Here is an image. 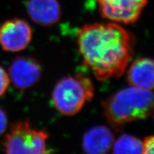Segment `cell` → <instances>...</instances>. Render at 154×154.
<instances>
[{"mask_svg": "<svg viewBox=\"0 0 154 154\" xmlns=\"http://www.w3.org/2000/svg\"><path fill=\"white\" fill-rule=\"evenodd\" d=\"M84 64L99 81L118 78L126 72L134 53L136 38L115 22L86 24L77 35Z\"/></svg>", "mask_w": 154, "mask_h": 154, "instance_id": "obj_1", "label": "cell"}, {"mask_svg": "<svg viewBox=\"0 0 154 154\" xmlns=\"http://www.w3.org/2000/svg\"><path fill=\"white\" fill-rule=\"evenodd\" d=\"M103 114L113 126L145 119L152 113L153 95L152 90L131 86L102 102Z\"/></svg>", "mask_w": 154, "mask_h": 154, "instance_id": "obj_2", "label": "cell"}, {"mask_svg": "<svg viewBox=\"0 0 154 154\" xmlns=\"http://www.w3.org/2000/svg\"><path fill=\"white\" fill-rule=\"evenodd\" d=\"M94 95V86L88 76L82 74L63 77L52 92V103L62 115L71 116L82 110Z\"/></svg>", "mask_w": 154, "mask_h": 154, "instance_id": "obj_3", "label": "cell"}, {"mask_svg": "<svg viewBox=\"0 0 154 154\" xmlns=\"http://www.w3.org/2000/svg\"><path fill=\"white\" fill-rule=\"evenodd\" d=\"M49 135L44 131L32 128L28 121H19L11 126L2 141L9 154H42L49 153L47 148Z\"/></svg>", "mask_w": 154, "mask_h": 154, "instance_id": "obj_4", "label": "cell"}, {"mask_svg": "<svg viewBox=\"0 0 154 154\" xmlns=\"http://www.w3.org/2000/svg\"><path fill=\"white\" fill-rule=\"evenodd\" d=\"M101 16L117 24H130L139 19L148 0H96Z\"/></svg>", "mask_w": 154, "mask_h": 154, "instance_id": "obj_5", "label": "cell"}, {"mask_svg": "<svg viewBox=\"0 0 154 154\" xmlns=\"http://www.w3.org/2000/svg\"><path fill=\"white\" fill-rule=\"evenodd\" d=\"M32 39V27L24 19H11L0 26V45L5 51H22L29 45Z\"/></svg>", "mask_w": 154, "mask_h": 154, "instance_id": "obj_6", "label": "cell"}, {"mask_svg": "<svg viewBox=\"0 0 154 154\" xmlns=\"http://www.w3.org/2000/svg\"><path fill=\"white\" fill-rule=\"evenodd\" d=\"M42 74L40 63L29 57H18L13 59L9 67V77L15 87L26 89L35 85Z\"/></svg>", "mask_w": 154, "mask_h": 154, "instance_id": "obj_7", "label": "cell"}, {"mask_svg": "<svg viewBox=\"0 0 154 154\" xmlns=\"http://www.w3.org/2000/svg\"><path fill=\"white\" fill-rule=\"evenodd\" d=\"M26 10L30 19L44 26L57 24L61 17V9L57 0H28Z\"/></svg>", "mask_w": 154, "mask_h": 154, "instance_id": "obj_8", "label": "cell"}, {"mask_svg": "<svg viewBox=\"0 0 154 154\" xmlns=\"http://www.w3.org/2000/svg\"><path fill=\"white\" fill-rule=\"evenodd\" d=\"M114 140V135L110 128L102 125L95 126L84 134L82 148L87 153H106L112 149Z\"/></svg>", "mask_w": 154, "mask_h": 154, "instance_id": "obj_9", "label": "cell"}, {"mask_svg": "<svg viewBox=\"0 0 154 154\" xmlns=\"http://www.w3.org/2000/svg\"><path fill=\"white\" fill-rule=\"evenodd\" d=\"M153 69V61L151 58L141 57L136 59L127 72V82L130 86L152 90L154 82Z\"/></svg>", "mask_w": 154, "mask_h": 154, "instance_id": "obj_10", "label": "cell"}, {"mask_svg": "<svg viewBox=\"0 0 154 154\" xmlns=\"http://www.w3.org/2000/svg\"><path fill=\"white\" fill-rule=\"evenodd\" d=\"M112 149L114 153L140 154L143 152L141 140L128 134L121 135L114 140Z\"/></svg>", "mask_w": 154, "mask_h": 154, "instance_id": "obj_11", "label": "cell"}, {"mask_svg": "<svg viewBox=\"0 0 154 154\" xmlns=\"http://www.w3.org/2000/svg\"><path fill=\"white\" fill-rule=\"evenodd\" d=\"M9 82V75L6 72L3 67L0 66V97L2 96L8 88Z\"/></svg>", "mask_w": 154, "mask_h": 154, "instance_id": "obj_12", "label": "cell"}, {"mask_svg": "<svg viewBox=\"0 0 154 154\" xmlns=\"http://www.w3.org/2000/svg\"><path fill=\"white\" fill-rule=\"evenodd\" d=\"M143 154H153V136H146L142 141Z\"/></svg>", "mask_w": 154, "mask_h": 154, "instance_id": "obj_13", "label": "cell"}, {"mask_svg": "<svg viewBox=\"0 0 154 154\" xmlns=\"http://www.w3.org/2000/svg\"><path fill=\"white\" fill-rule=\"evenodd\" d=\"M7 126V117L5 111L0 109V136L6 131Z\"/></svg>", "mask_w": 154, "mask_h": 154, "instance_id": "obj_14", "label": "cell"}]
</instances>
